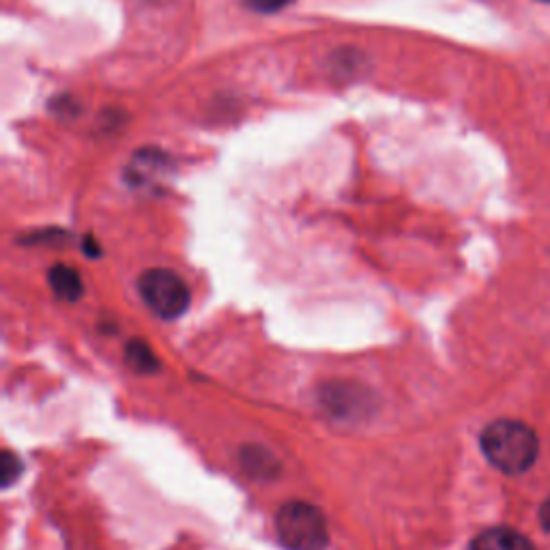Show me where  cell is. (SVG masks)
Segmentation results:
<instances>
[{
  "mask_svg": "<svg viewBox=\"0 0 550 550\" xmlns=\"http://www.w3.org/2000/svg\"><path fill=\"white\" fill-rule=\"evenodd\" d=\"M471 550H535L533 542L516 529L492 527L471 542Z\"/></svg>",
  "mask_w": 550,
  "mask_h": 550,
  "instance_id": "4",
  "label": "cell"
},
{
  "mask_svg": "<svg viewBox=\"0 0 550 550\" xmlns=\"http://www.w3.org/2000/svg\"><path fill=\"white\" fill-rule=\"evenodd\" d=\"M127 366L138 374H153L159 368V359L153 353L151 346L142 340H132L125 349Z\"/></svg>",
  "mask_w": 550,
  "mask_h": 550,
  "instance_id": "6",
  "label": "cell"
},
{
  "mask_svg": "<svg viewBox=\"0 0 550 550\" xmlns=\"http://www.w3.org/2000/svg\"><path fill=\"white\" fill-rule=\"evenodd\" d=\"M480 445L490 465L505 475L527 473L540 454L538 434L516 419H497L488 424Z\"/></svg>",
  "mask_w": 550,
  "mask_h": 550,
  "instance_id": "1",
  "label": "cell"
},
{
  "mask_svg": "<svg viewBox=\"0 0 550 550\" xmlns=\"http://www.w3.org/2000/svg\"><path fill=\"white\" fill-rule=\"evenodd\" d=\"M243 462L245 469H248L252 475H273V471L278 469L275 460L269 452H265L263 447H252V450H243Z\"/></svg>",
  "mask_w": 550,
  "mask_h": 550,
  "instance_id": "7",
  "label": "cell"
},
{
  "mask_svg": "<svg viewBox=\"0 0 550 550\" xmlns=\"http://www.w3.org/2000/svg\"><path fill=\"white\" fill-rule=\"evenodd\" d=\"M542 3H550V0H542Z\"/></svg>",
  "mask_w": 550,
  "mask_h": 550,
  "instance_id": "13",
  "label": "cell"
},
{
  "mask_svg": "<svg viewBox=\"0 0 550 550\" xmlns=\"http://www.w3.org/2000/svg\"><path fill=\"white\" fill-rule=\"evenodd\" d=\"M0 473H3V488H9L22 473V460L13 452H5L0 460Z\"/></svg>",
  "mask_w": 550,
  "mask_h": 550,
  "instance_id": "8",
  "label": "cell"
},
{
  "mask_svg": "<svg viewBox=\"0 0 550 550\" xmlns=\"http://www.w3.org/2000/svg\"><path fill=\"white\" fill-rule=\"evenodd\" d=\"M275 535L286 550H325L329 527L325 514L308 501H288L275 514Z\"/></svg>",
  "mask_w": 550,
  "mask_h": 550,
  "instance_id": "2",
  "label": "cell"
},
{
  "mask_svg": "<svg viewBox=\"0 0 550 550\" xmlns=\"http://www.w3.org/2000/svg\"><path fill=\"white\" fill-rule=\"evenodd\" d=\"M82 248H84L86 256H99V245L95 243L93 237H86L84 243H82Z\"/></svg>",
  "mask_w": 550,
  "mask_h": 550,
  "instance_id": "12",
  "label": "cell"
},
{
  "mask_svg": "<svg viewBox=\"0 0 550 550\" xmlns=\"http://www.w3.org/2000/svg\"><path fill=\"white\" fill-rule=\"evenodd\" d=\"M50 110H54L56 117L61 119H74L78 114V101H74L71 97H56L50 101Z\"/></svg>",
  "mask_w": 550,
  "mask_h": 550,
  "instance_id": "9",
  "label": "cell"
},
{
  "mask_svg": "<svg viewBox=\"0 0 550 550\" xmlns=\"http://www.w3.org/2000/svg\"><path fill=\"white\" fill-rule=\"evenodd\" d=\"M291 3H295V0H248V5L258 13L282 11L284 7H288Z\"/></svg>",
  "mask_w": 550,
  "mask_h": 550,
  "instance_id": "10",
  "label": "cell"
},
{
  "mask_svg": "<svg viewBox=\"0 0 550 550\" xmlns=\"http://www.w3.org/2000/svg\"><path fill=\"white\" fill-rule=\"evenodd\" d=\"M138 291L149 310L164 321H175L190 306V291L170 269L144 271L138 280Z\"/></svg>",
  "mask_w": 550,
  "mask_h": 550,
  "instance_id": "3",
  "label": "cell"
},
{
  "mask_svg": "<svg viewBox=\"0 0 550 550\" xmlns=\"http://www.w3.org/2000/svg\"><path fill=\"white\" fill-rule=\"evenodd\" d=\"M48 282H50V288L54 291V295L65 299V301H78L84 293L82 278L74 267L54 265L48 273Z\"/></svg>",
  "mask_w": 550,
  "mask_h": 550,
  "instance_id": "5",
  "label": "cell"
},
{
  "mask_svg": "<svg viewBox=\"0 0 550 550\" xmlns=\"http://www.w3.org/2000/svg\"><path fill=\"white\" fill-rule=\"evenodd\" d=\"M540 525L546 533H550V499H546L540 508Z\"/></svg>",
  "mask_w": 550,
  "mask_h": 550,
  "instance_id": "11",
  "label": "cell"
}]
</instances>
